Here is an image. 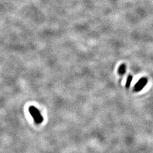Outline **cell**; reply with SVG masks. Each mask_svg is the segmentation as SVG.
<instances>
[{
  "instance_id": "cell-1",
  "label": "cell",
  "mask_w": 153,
  "mask_h": 153,
  "mask_svg": "<svg viewBox=\"0 0 153 153\" xmlns=\"http://www.w3.org/2000/svg\"><path fill=\"white\" fill-rule=\"evenodd\" d=\"M29 112L31 116L33 117L35 123L40 124L43 122L44 117H43L40 112L39 111V110L37 107H35L34 106H30L29 107Z\"/></svg>"
},
{
  "instance_id": "cell-2",
  "label": "cell",
  "mask_w": 153,
  "mask_h": 153,
  "mask_svg": "<svg viewBox=\"0 0 153 153\" xmlns=\"http://www.w3.org/2000/svg\"><path fill=\"white\" fill-rule=\"evenodd\" d=\"M148 82L147 78L146 77H142L138 81V82L134 86V91L136 92H139L141 90L144 88Z\"/></svg>"
},
{
  "instance_id": "cell-3",
  "label": "cell",
  "mask_w": 153,
  "mask_h": 153,
  "mask_svg": "<svg viewBox=\"0 0 153 153\" xmlns=\"http://www.w3.org/2000/svg\"><path fill=\"white\" fill-rule=\"evenodd\" d=\"M126 65L124 64L121 65L118 68V73L120 75H123L125 73V72H126Z\"/></svg>"
},
{
  "instance_id": "cell-4",
  "label": "cell",
  "mask_w": 153,
  "mask_h": 153,
  "mask_svg": "<svg viewBox=\"0 0 153 153\" xmlns=\"http://www.w3.org/2000/svg\"><path fill=\"white\" fill-rule=\"evenodd\" d=\"M133 79V76L129 75L128 78H127V80H126V88L127 89H128L129 88V86H130V84L131 83V81Z\"/></svg>"
}]
</instances>
